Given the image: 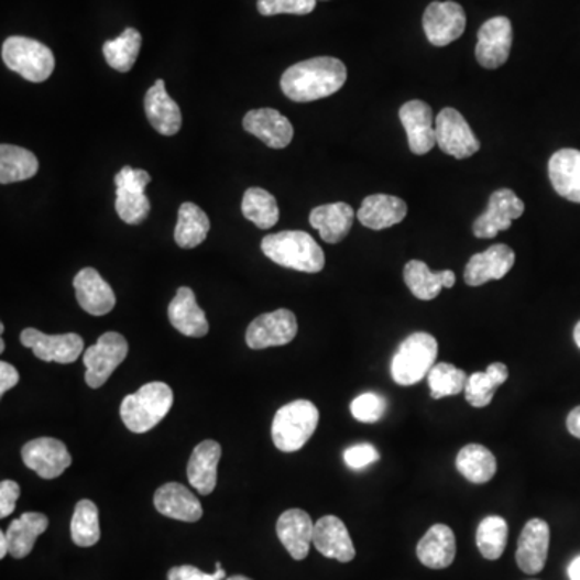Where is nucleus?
Instances as JSON below:
<instances>
[{"label":"nucleus","instance_id":"17","mask_svg":"<svg viewBox=\"0 0 580 580\" xmlns=\"http://www.w3.org/2000/svg\"><path fill=\"white\" fill-rule=\"evenodd\" d=\"M406 135L409 151L415 155H426L437 144L433 109L423 100H409L398 112Z\"/></svg>","mask_w":580,"mask_h":580},{"label":"nucleus","instance_id":"47","mask_svg":"<svg viewBox=\"0 0 580 580\" xmlns=\"http://www.w3.org/2000/svg\"><path fill=\"white\" fill-rule=\"evenodd\" d=\"M20 382L19 371L15 370V366L2 361L0 363V395H6L10 389L15 387Z\"/></svg>","mask_w":580,"mask_h":580},{"label":"nucleus","instance_id":"36","mask_svg":"<svg viewBox=\"0 0 580 580\" xmlns=\"http://www.w3.org/2000/svg\"><path fill=\"white\" fill-rule=\"evenodd\" d=\"M508 366L503 363H492L485 373H474L468 377L464 395L469 405L474 408H485L491 405L493 395L500 385L505 384L508 380Z\"/></svg>","mask_w":580,"mask_h":580},{"label":"nucleus","instance_id":"32","mask_svg":"<svg viewBox=\"0 0 580 580\" xmlns=\"http://www.w3.org/2000/svg\"><path fill=\"white\" fill-rule=\"evenodd\" d=\"M48 527L47 516L43 513H23L19 519H13L7 529L10 555L22 559L33 551L37 537L44 534Z\"/></svg>","mask_w":580,"mask_h":580},{"label":"nucleus","instance_id":"1","mask_svg":"<svg viewBox=\"0 0 580 580\" xmlns=\"http://www.w3.org/2000/svg\"><path fill=\"white\" fill-rule=\"evenodd\" d=\"M347 81V67L335 57H315L292 65L281 76V89L294 102H315L332 96Z\"/></svg>","mask_w":580,"mask_h":580},{"label":"nucleus","instance_id":"43","mask_svg":"<svg viewBox=\"0 0 580 580\" xmlns=\"http://www.w3.org/2000/svg\"><path fill=\"white\" fill-rule=\"evenodd\" d=\"M316 0H259L256 9L263 17L283 15H308L315 10Z\"/></svg>","mask_w":580,"mask_h":580},{"label":"nucleus","instance_id":"44","mask_svg":"<svg viewBox=\"0 0 580 580\" xmlns=\"http://www.w3.org/2000/svg\"><path fill=\"white\" fill-rule=\"evenodd\" d=\"M380 451L371 444H357V446L347 448L343 453V461L350 469L368 468L380 461Z\"/></svg>","mask_w":580,"mask_h":580},{"label":"nucleus","instance_id":"41","mask_svg":"<svg viewBox=\"0 0 580 580\" xmlns=\"http://www.w3.org/2000/svg\"><path fill=\"white\" fill-rule=\"evenodd\" d=\"M468 377L463 370L453 366V364L436 363V366L430 370L429 376H427L430 397L434 401H440V398L461 394L467 387Z\"/></svg>","mask_w":580,"mask_h":580},{"label":"nucleus","instance_id":"16","mask_svg":"<svg viewBox=\"0 0 580 580\" xmlns=\"http://www.w3.org/2000/svg\"><path fill=\"white\" fill-rule=\"evenodd\" d=\"M516 262L512 247L495 244L485 252L475 253L469 259L464 269V281L468 286H484L489 281H499L512 271Z\"/></svg>","mask_w":580,"mask_h":580},{"label":"nucleus","instance_id":"8","mask_svg":"<svg viewBox=\"0 0 580 580\" xmlns=\"http://www.w3.org/2000/svg\"><path fill=\"white\" fill-rule=\"evenodd\" d=\"M128 350V340L118 332H106L94 346L86 349L83 363L86 366V382L89 387H102L114 370L127 360Z\"/></svg>","mask_w":580,"mask_h":580},{"label":"nucleus","instance_id":"31","mask_svg":"<svg viewBox=\"0 0 580 580\" xmlns=\"http://www.w3.org/2000/svg\"><path fill=\"white\" fill-rule=\"evenodd\" d=\"M419 561L430 569H446L455 561L457 540L446 524H436L427 530L416 548Z\"/></svg>","mask_w":580,"mask_h":580},{"label":"nucleus","instance_id":"12","mask_svg":"<svg viewBox=\"0 0 580 580\" xmlns=\"http://www.w3.org/2000/svg\"><path fill=\"white\" fill-rule=\"evenodd\" d=\"M526 205L512 189H499L489 199V208L472 225L479 239H493L499 232L512 228L513 221L523 217Z\"/></svg>","mask_w":580,"mask_h":580},{"label":"nucleus","instance_id":"25","mask_svg":"<svg viewBox=\"0 0 580 580\" xmlns=\"http://www.w3.org/2000/svg\"><path fill=\"white\" fill-rule=\"evenodd\" d=\"M353 221H355V211L346 201L319 205L313 208L310 214V225L328 244H339L343 241L349 236Z\"/></svg>","mask_w":580,"mask_h":580},{"label":"nucleus","instance_id":"26","mask_svg":"<svg viewBox=\"0 0 580 580\" xmlns=\"http://www.w3.org/2000/svg\"><path fill=\"white\" fill-rule=\"evenodd\" d=\"M168 318L173 328L187 337L208 335V319L197 305L196 294L190 287H179L168 307Z\"/></svg>","mask_w":580,"mask_h":580},{"label":"nucleus","instance_id":"50","mask_svg":"<svg viewBox=\"0 0 580 580\" xmlns=\"http://www.w3.org/2000/svg\"><path fill=\"white\" fill-rule=\"evenodd\" d=\"M7 554H10L9 540L6 533H0V558H6Z\"/></svg>","mask_w":580,"mask_h":580},{"label":"nucleus","instance_id":"2","mask_svg":"<svg viewBox=\"0 0 580 580\" xmlns=\"http://www.w3.org/2000/svg\"><path fill=\"white\" fill-rule=\"evenodd\" d=\"M262 252L271 262L302 273H319L325 269V252L315 239L304 231H283L266 236Z\"/></svg>","mask_w":580,"mask_h":580},{"label":"nucleus","instance_id":"22","mask_svg":"<svg viewBox=\"0 0 580 580\" xmlns=\"http://www.w3.org/2000/svg\"><path fill=\"white\" fill-rule=\"evenodd\" d=\"M313 545L322 557L340 562H350L357 555L349 529L337 516L321 517L315 524Z\"/></svg>","mask_w":580,"mask_h":580},{"label":"nucleus","instance_id":"52","mask_svg":"<svg viewBox=\"0 0 580 580\" xmlns=\"http://www.w3.org/2000/svg\"><path fill=\"white\" fill-rule=\"evenodd\" d=\"M225 580H252V579L245 578V576H231V578H228Z\"/></svg>","mask_w":580,"mask_h":580},{"label":"nucleus","instance_id":"33","mask_svg":"<svg viewBox=\"0 0 580 580\" xmlns=\"http://www.w3.org/2000/svg\"><path fill=\"white\" fill-rule=\"evenodd\" d=\"M210 232V218L199 205L184 201L178 210V225L175 229V241L180 249H196L207 239Z\"/></svg>","mask_w":580,"mask_h":580},{"label":"nucleus","instance_id":"46","mask_svg":"<svg viewBox=\"0 0 580 580\" xmlns=\"http://www.w3.org/2000/svg\"><path fill=\"white\" fill-rule=\"evenodd\" d=\"M20 485L15 481L0 482V517L10 516L15 512L17 500L20 499Z\"/></svg>","mask_w":580,"mask_h":580},{"label":"nucleus","instance_id":"53","mask_svg":"<svg viewBox=\"0 0 580 580\" xmlns=\"http://www.w3.org/2000/svg\"><path fill=\"white\" fill-rule=\"evenodd\" d=\"M3 350H6V343H3L2 340V342H0V352H3Z\"/></svg>","mask_w":580,"mask_h":580},{"label":"nucleus","instance_id":"51","mask_svg":"<svg viewBox=\"0 0 580 580\" xmlns=\"http://www.w3.org/2000/svg\"><path fill=\"white\" fill-rule=\"evenodd\" d=\"M574 340H576V346H578L580 349V321L578 322V325H576V328H574Z\"/></svg>","mask_w":580,"mask_h":580},{"label":"nucleus","instance_id":"9","mask_svg":"<svg viewBox=\"0 0 580 580\" xmlns=\"http://www.w3.org/2000/svg\"><path fill=\"white\" fill-rule=\"evenodd\" d=\"M297 331V318L294 313L280 308V310L260 315L250 322L245 335L247 346L252 350L287 346L295 339Z\"/></svg>","mask_w":580,"mask_h":580},{"label":"nucleus","instance_id":"45","mask_svg":"<svg viewBox=\"0 0 580 580\" xmlns=\"http://www.w3.org/2000/svg\"><path fill=\"white\" fill-rule=\"evenodd\" d=\"M226 572L221 568V562H217V571L214 574L200 571L196 566H176L168 571V580H225Z\"/></svg>","mask_w":580,"mask_h":580},{"label":"nucleus","instance_id":"6","mask_svg":"<svg viewBox=\"0 0 580 580\" xmlns=\"http://www.w3.org/2000/svg\"><path fill=\"white\" fill-rule=\"evenodd\" d=\"M2 61L7 68L31 83L47 81L55 69L51 48L31 37H7L2 44Z\"/></svg>","mask_w":580,"mask_h":580},{"label":"nucleus","instance_id":"28","mask_svg":"<svg viewBox=\"0 0 580 580\" xmlns=\"http://www.w3.org/2000/svg\"><path fill=\"white\" fill-rule=\"evenodd\" d=\"M220 458L221 446L215 440H204L194 448L187 464V479L200 495H210L217 488Z\"/></svg>","mask_w":580,"mask_h":580},{"label":"nucleus","instance_id":"48","mask_svg":"<svg viewBox=\"0 0 580 580\" xmlns=\"http://www.w3.org/2000/svg\"><path fill=\"white\" fill-rule=\"evenodd\" d=\"M566 426H568L571 436H574L576 439H580V406L569 413L568 419H566Z\"/></svg>","mask_w":580,"mask_h":580},{"label":"nucleus","instance_id":"30","mask_svg":"<svg viewBox=\"0 0 580 580\" xmlns=\"http://www.w3.org/2000/svg\"><path fill=\"white\" fill-rule=\"evenodd\" d=\"M403 277H405L408 289L419 300H434V298L439 297L444 287L451 289L457 283L453 271L446 270L434 273L422 260H412V262L406 263Z\"/></svg>","mask_w":580,"mask_h":580},{"label":"nucleus","instance_id":"21","mask_svg":"<svg viewBox=\"0 0 580 580\" xmlns=\"http://www.w3.org/2000/svg\"><path fill=\"white\" fill-rule=\"evenodd\" d=\"M276 533L292 558L302 561L308 557L315 533L310 514L304 510H287L277 519Z\"/></svg>","mask_w":580,"mask_h":580},{"label":"nucleus","instance_id":"35","mask_svg":"<svg viewBox=\"0 0 580 580\" xmlns=\"http://www.w3.org/2000/svg\"><path fill=\"white\" fill-rule=\"evenodd\" d=\"M457 469L472 484L491 482L496 472V458L489 448L469 444L458 451Z\"/></svg>","mask_w":580,"mask_h":580},{"label":"nucleus","instance_id":"15","mask_svg":"<svg viewBox=\"0 0 580 580\" xmlns=\"http://www.w3.org/2000/svg\"><path fill=\"white\" fill-rule=\"evenodd\" d=\"M23 463L43 479H55L72 467V455L62 440L40 437L24 444Z\"/></svg>","mask_w":580,"mask_h":580},{"label":"nucleus","instance_id":"23","mask_svg":"<svg viewBox=\"0 0 580 580\" xmlns=\"http://www.w3.org/2000/svg\"><path fill=\"white\" fill-rule=\"evenodd\" d=\"M145 117L154 127L156 133L175 135L183 127V113L175 99L166 92L165 81L156 79L155 85L149 88L144 99Z\"/></svg>","mask_w":580,"mask_h":580},{"label":"nucleus","instance_id":"38","mask_svg":"<svg viewBox=\"0 0 580 580\" xmlns=\"http://www.w3.org/2000/svg\"><path fill=\"white\" fill-rule=\"evenodd\" d=\"M142 36L135 28H128L117 40L107 41L102 52L110 68L128 73L134 67L141 51Z\"/></svg>","mask_w":580,"mask_h":580},{"label":"nucleus","instance_id":"37","mask_svg":"<svg viewBox=\"0 0 580 580\" xmlns=\"http://www.w3.org/2000/svg\"><path fill=\"white\" fill-rule=\"evenodd\" d=\"M242 215L256 228L271 229L280 221V207L274 196L262 187H250L242 197Z\"/></svg>","mask_w":580,"mask_h":580},{"label":"nucleus","instance_id":"11","mask_svg":"<svg viewBox=\"0 0 580 580\" xmlns=\"http://www.w3.org/2000/svg\"><path fill=\"white\" fill-rule=\"evenodd\" d=\"M423 28L430 44L446 47L463 36L467 30V13L460 3L451 0L433 2L423 17Z\"/></svg>","mask_w":580,"mask_h":580},{"label":"nucleus","instance_id":"5","mask_svg":"<svg viewBox=\"0 0 580 580\" xmlns=\"http://www.w3.org/2000/svg\"><path fill=\"white\" fill-rule=\"evenodd\" d=\"M439 343L427 332H415L406 337L392 358L391 373L395 384L409 387L429 376L436 366Z\"/></svg>","mask_w":580,"mask_h":580},{"label":"nucleus","instance_id":"20","mask_svg":"<svg viewBox=\"0 0 580 580\" xmlns=\"http://www.w3.org/2000/svg\"><path fill=\"white\" fill-rule=\"evenodd\" d=\"M76 300L83 310L92 316H103L110 313L117 304V297L110 284L100 276L99 271L85 269L73 280Z\"/></svg>","mask_w":580,"mask_h":580},{"label":"nucleus","instance_id":"19","mask_svg":"<svg viewBox=\"0 0 580 580\" xmlns=\"http://www.w3.org/2000/svg\"><path fill=\"white\" fill-rule=\"evenodd\" d=\"M242 127L271 149L287 147L294 139L291 121L274 109L250 110L242 120Z\"/></svg>","mask_w":580,"mask_h":580},{"label":"nucleus","instance_id":"3","mask_svg":"<svg viewBox=\"0 0 580 580\" xmlns=\"http://www.w3.org/2000/svg\"><path fill=\"white\" fill-rule=\"evenodd\" d=\"M172 387L165 382H149L142 385L135 394L123 398L120 416L124 426L134 434H144L154 429L172 409Z\"/></svg>","mask_w":580,"mask_h":580},{"label":"nucleus","instance_id":"29","mask_svg":"<svg viewBox=\"0 0 580 580\" xmlns=\"http://www.w3.org/2000/svg\"><path fill=\"white\" fill-rule=\"evenodd\" d=\"M548 176L558 196L580 204V151L561 149L548 162Z\"/></svg>","mask_w":580,"mask_h":580},{"label":"nucleus","instance_id":"39","mask_svg":"<svg viewBox=\"0 0 580 580\" xmlns=\"http://www.w3.org/2000/svg\"><path fill=\"white\" fill-rule=\"evenodd\" d=\"M506 541H508V524L503 517L488 516L481 521L475 533V544L482 557L491 561L502 558Z\"/></svg>","mask_w":580,"mask_h":580},{"label":"nucleus","instance_id":"4","mask_svg":"<svg viewBox=\"0 0 580 580\" xmlns=\"http://www.w3.org/2000/svg\"><path fill=\"white\" fill-rule=\"evenodd\" d=\"M319 423V412L310 401H295L277 409L271 436L284 453H294L307 446Z\"/></svg>","mask_w":580,"mask_h":580},{"label":"nucleus","instance_id":"42","mask_svg":"<svg viewBox=\"0 0 580 580\" xmlns=\"http://www.w3.org/2000/svg\"><path fill=\"white\" fill-rule=\"evenodd\" d=\"M387 403L385 398L374 392H366V394L358 395L355 401L350 405L353 418L357 422L364 423V425H373V423L381 422L382 416L385 415Z\"/></svg>","mask_w":580,"mask_h":580},{"label":"nucleus","instance_id":"27","mask_svg":"<svg viewBox=\"0 0 580 580\" xmlns=\"http://www.w3.org/2000/svg\"><path fill=\"white\" fill-rule=\"evenodd\" d=\"M406 214H408V207L398 197L387 196V194H373L363 200L357 218L366 228L373 229V231H382V229L402 223Z\"/></svg>","mask_w":580,"mask_h":580},{"label":"nucleus","instance_id":"49","mask_svg":"<svg viewBox=\"0 0 580 580\" xmlns=\"http://www.w3.org/2000/svg\"><path fill=\"white\" fill-rule=\"evenodd\" d=\"M569 580H580V557L572 559L568 568Z\"/></svg>","mask_w":580,"mask_h":580},{"label":"nucleus","instance_id":"10","mask_svg":"<svg viewBox=\"0 0 580 580\" xmlns=\"http://www.w3.org/2000/svg\"><path fill=\"white\" fill-rule=\"evenodd\" d=\"M437 145L444 154L458 160L469 158L481 149L463 114L455 109H444L436 118Z\"/></svg>","mask_w":580,"mask_h":580},{"label":"nucleus","instance_id":"7","mask_svg":"<svg viewBox=\"0 0 580 580\" xmlns=\"http://www.w3.org/2000/svg\"><path fill=\"white\" fill-rule=\"evenodd\" d=\"M117 186V200L114 210L118 217L127 225L144 223L151 214V200L145 196V187L151 184V175L145 169H135L133 166H123L114 175Z\"/></svg>","mask_w":580,"mask_h":580},{"label":"nucleus","instance_id":"34","mask_svg":"<svg viewBox=\"0 0 580 580\" xmlns=\"http://www.w3.org/2000/svg\"><path fill=\"white\" fill-rule=\"evenodd\" d=\"M37 172L40 162L33 152L19 145H0V183L3 186L31 179Z\"/></svg>","mask_w":580,"mask_h":580},{"label":"nucleus","instance_id":"13","mask_svg":"<svg viewBox=\"0 0 580 580\" xmlns=\"http://www.w3.org/2000/svg\"><path fill=\"white\" fill-rule=\"evenodd\" d=\"M20 340L26 349L33 350L34 355L45 363H75L85 350V340L75 332L68 335L48 336L34 328L24 329Z\"/></svg>","mask_w":580,"mask_h":580},{"label":"nucleus","instance_id":"40","mask_svg":"<svg viewBox=\"0 0 580 580\" xmlns=\"http://www.w3.org/2000/svg\"><path fill=\"white\" fill-rule=\"evenodd\" d=\"M72 538L78 547H92L100 540L99 510L90 500L76 505L72 519Z\"/></svg>","mask_w":580,"mask_h":580},{"label":"nucleus","instance_id":"14","mask_svg":"<svg viewBox=\"0 0 580 580\" xmlns=\"http://www.w3.org/2000/svg\"><path fill=\"white\" fill-rule=\"evenodd\" d=\"M513 45V26L506 17H495L482 24L478 33L475 58L488 69L502 67L508 61Z\"/></svg>","mask_w":580,"mask_h":580},{"label":"nucleus","instance_id":"18","mask_svg":"<svg viewBox=\"0 0 580 580\" xmlns=\"http://www.w3.org/2000/svg\"><path fill=\"white\" fill-rule=\"evenodd\" d=\"M550 548V526L544 519H530L517 540L516 562L526 574H538L545 568Z\"/></svg>","mask_w":580,"mask_h":580},{"label":"nucleus","instance_id":"24","mask_svg":"<svg viewBox=\"0 0 580 580\" xmlns=\"http://www.w3.org/2000/svg\"><path fill=\"white\" fill-rule=\"evenodd\" d=\"M154 505L163 516L184 523H197L204 514L199 499L178 482L162 485L155 492Z\"/></svg>","mask_w":580,"mask_h":580}]
</instances>
